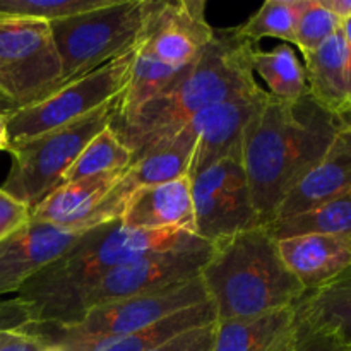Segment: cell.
<instances>
[{
  "label": "cell",
  "mask_w": 351,
  "mask_h": 351,
  "mask_svg": "<svg viewBox=\"0 0 351 351\" xmlns=\"http://www.w3.org/2000/svg\"><path fill=\"white\" fill-rule=\"evenodd\" d=\"M343 123L311 95L298 101L267 98L242 136V165L254 208L269 225L297 182L324 156Z\"/></svg>",
  "instance_id": "1"
},
{
  "label": "cell",
  "mask_w": 351,
  "mask_h": 351,
  "mask_svg": "<svg viewBox=\"0 0 351 351\" xmlns=\"http://www.w3.org/2000/svg\"><path fill=\"white\" fill-rule=\"evenodd\" d=\"M182 230H129L120 219L86 230L71 250L21 287L14 300L27 322L74 326L99 281L127 263L170 250L192 239ZM26 322V324H27Z\"/></svg>",
  "instance_id": "2"
},
{
  "label": "cell",
  "mask_w": 351,
  "mask_h": 351,
  "mask_svg": "<svg viewBox=\"0 0 351 351\" xmlns=\"http://www.w3.org/2000/svg\"><path fill=\"white\" fill-rule=\"evenodd\" d=\"M256 45L233 29L218 31L194 67L168 91L144 103L125 120L112 122L134 160L180 132L197 113L223 101L259 91L252 71Z\"/></svg>",
  "instance_id": "3"
},
{
  "label": "cell",
  "mask_w": 351,
  "mask_h": 351,
  "mask_svg": "<svg viewBox=\"0 0 351 351\" xmlns=\"http://www.w3.org/2000/svg\"><path fill=\"white\" fill-rule=\"evenodd\" d=\"M199 276L215 305L216 321L295 307L305 295L281 261L278 240L266 225L213 243Z\"/></svg>",
  "instance_id": "4"
},
{
  "label": "cell",
  "mask_w": 351,
  "mask_h": 351,
  "mask_svg": "<svg viewBox=\"0 0 351 351\" xmlns=\"http://www.w3.org/2000/svg\"><path fill=\"white\" fill-rule=\"evenodd\" d=\"M119 98L77 122L10 144L7 153L12 156V167L2 185L3 191L33 211L62 184L65 171L86 144L112 125L119 112Z\"/></svg>",
  "instance_id": "5"
},
{
  "label": "cell",
  "mask_w": 351,
  "mask_h": 351,
  "mask_svg": "<svg viewBox=\"0 0 351 351\" xmlns=\"http://www.w3.org/2000/svg\"><path fill=\"white\" fill-rule=\"evenodd\" d=\"M146 17V0H108L105 5L51 21L62 82L74 81L132 50Z\"/></svg>",
  "instance_id": "6"
},
{
  "label": "cell",
  "mask_w": 351,
  "mask_h": 351,
  "mask_svg": "<svg viewBox=\"0 0 351 351\" xmlns=\"http://www.w3.org/2000/svg\"><path fill=\"white\" fill-rule=\"evenodd\" d=\"M132 62L134 48L115 60L65 82L40 101L5 113L9 143H23L60 129L112 103L129 86Z\"/></svg>",
  "instance_id": "7"
},
{
  "label": "cell",
  "mask_w": 351,
  "mask_h": 351,
  "mask_svg": "<svg viewBox=\"0 0 351 351\" xmlns=\"http://www.w3.org/2000/svg\"><path fill=\"white\" fill-rule=\"evenodd\" d=\"M62 84V64L50 23L0 17V93L16 108H23Z\"/></svg>",
  "instance_id": "8"
},
{
  "label": "cell",
  "mask_w": 351,
  "mask_h": 351,
  "mask_svg": "<svg viewBox=\"0 0 351 351\" xmlns=\"http://www.w3.org/2000/svg\"><path fill=\"white\" fill-rule=\"evenodd\" d=\"M195 235L209 243L243 230L261 226L249 182L242 165V151L211 165L191 178Z\"/></svg>",
  "instance_id": "9"
},
{
  "label": "cell",
  "mask_w": 351,
  "mask_h": 351,
  "mask_svg": "<svg viewBox=\"0 0 351 351\" xmlns=\"http://www.w3.org/2000/svg\"><path fill=\"white\" fill-rule=\"evenodd\" d=\"M213 243L194 235L163 252L149 254L106 274L84 302V314L96 305L137 297L197 278L209 259ZM84 317V315H82Z\"/></svg>",
  "instance_id": "10"
},
{
  "label": "cell",
  "mask_w": 351,
  "mask_h": 351,
  "mask_svg": "<svg viewBox=\"0 0 351 351\" xmlns=\"http://www.w3.org/2000/svg\"><path fill=\"white\" fill-rule=\"evenodd\" d=\"M215 34L206 19L204 0H146L136 45L163 64L187 69L201 58Z\"/></svg>",
  "instance_id": "11"
},
{
  "label": "cell",
  "mask_w": 351,
  "mask_h": 351,
  "mask_svg": "<svg viewBox=\"0 0 351 351\" xmlns=\"http://www.w3.org/2000/svg\"><path fill=\"white\" fill-rule=\"evenodd\" d=\"M209 300L201 276L173 287L161 288L137 297L108 302L86 311L84 317L74 326H57L74 336H117L149 328L168 315Z\"/></svg>",
  "instance_id": "12"
},
{
  "label": "cell",
  "mask_w": 351,
  "mask_h": 351,
  "mask_svg": "<svg viewBox=\"0 0 351 351\" xmlns=\"http://www.w3.org/2000/svg\"><path fill=\"white\" fill-rule=\"evenodd\" d=\"M195 143H197V137H195L194 130L185 125L171 139L158 144L149 153L134 160V163L123 171L119 184L98 206L95 215L89 218L88 230L105 225V223L117 221L122 215L127 201L137 191L189 177Z\"/></svg>",
  "instance_id": "13"
},
{
  "label": "cell",
  "mask_w": 351,
  "mask_h": 351,
  "mask_svg": "<svg viewBox=\"0 0 351 351\" xmlns=\"http://www.w3.org/2000/svg\"><path fill=\"white\" fill-rule=\"evenodd\" d=\"M213 322H216L215 305L206 300L194 307L168 315L167 319L149 328L127 332V335L98 336V338L74 336L67 335L57 326L43 324V322H27L17 329L40 336L48 345L57 346L62 351H153L182 332L202 328Z\"/></svg>",
  "instance_id": "14"
},
{
  "label": "cell",
  "mask_w": 351,
  "mask_h": 351,
  "mask_svg": "<svg viewBox=\"0 0 351 351\" xmlns=\"http://www.w3.org/2000/svg\"><path fill=\"white\" fill-rule=\"evenodd\" d=\"M267 98L269 93L261 88L259 91L245 93L206 108L187 123L197 137L189 178L225 160L230 154L242 151L243 130Z\"/></svg>",
  "instance_id": "15"
},
{
  "label": "cell",
  "mask_w": 351,
  "mask_h": 351,
  "mask_svg": "<svg viewBox=\"0 0 351 351\" xmlns=\"http://www.w3.org/2000/svg\"><path fill=\"white\" fill-rule=\"evenodd\" d=\"M84 232L31 219L0 242V297L17 293L24 283L71 250Z\"/></svg>",
  "instance_id": "16"
},
{
  "label": "cell",
  "mask_w": 351,
  "mask_h": 351,
  "mask_svg": "<svg viewBox=\"0 0 351 351\" xmlns=\"http://www.w3.org/2000/svg\"><path fill=\"white\" fill-rule=\"evenodd\" d=\"M351 189V129L343 125L324 156L297 182L273 221H285L321 208ZM269 223V225H271Z\"/></svg>",
  "instance_id": "17"
},
{
  "label": "cell",
  "mask_w": 351,
  "mask_h": 351,
  "mask_svg": "<svg viewBox=\"0 0 351 351\" xmlns=\"http://www.w3.org/2000/svg\"><path fill=\"white\" fill-rule=\"evenodd\" d=\"M281 261L305 293L322 288L351 267V240L328 233H302L278 240Z\"/></svg>",
  "instance_id": "18"
},
{
  "label": "cell",
  "mask_w": 351,
  "mask_h": 351,
  "mask_svg": "<svg viewBox=\"0 0 351 351\" xmlns=\"http://www.w3.org/2000/svg\"><path fill=\"white\" fill-rule=\"evenodd\" d=\"M119 219L129 230H182L195 235L191 178L182 177L137 191Z\"/></svg>",
  "instance_id": "19"
},
{
  "label": "cell",
  "mask_w": 351,
  "mask_h": 351,
  "mask_svg": "<svg viewBox=\"0 0 351 351\" xmlns=\"http://www.w3.org/2000/svg\"><path fill=\"white\" fill-rule=\"evenodd\" d=\"M300 332L297 305L252 315L216 321L213 351H287Z\"/></svg>",
  "instance_id": "20"
},
{
  "label": "cell",
  "mask_w": 351,
  "mask_h": 351,
  "mask_svg": "<svg viewBox=\"0 0 351 351\" xmlns=\"http://www.w3.org/2000/svg\"><path fill=\"white\" fill-rule=\"evenodd\" d=\"M123 171L58 185L31 211V219L60 228L84 232L88 230L89 218L119 184Z\"/></svg>",
  "instance_id": "21"
},
{
  "label": "cell",
  "mask_w": 351,
  "mask_h": 351,
  "mask_svg": "<svg viewBox=\"0 0 351 351\" xmlns=\"http://www.w3.org/2000/svg\"><path fill=\"white\" fill-rule=\"evenodd\" d=\"M304 60L308 95L336 115L351 108V50L341 29Z\"/></svg>",
  "instance_id": "22"
},
{
  "label": "cell",
  "mask_w": 351,
  "mask_h": 351,
  "mask_svg": "<svg viewBox=\"0 0 351 351\" xmlns=\"http://www.w3.org/2000/svg\"><path fill=\"white\" fill-rule=\"evenodd\" d=\"M297 311L315 329L351 348V267L331 283L305 293Z\"/></svg>",
  "instance_id": "23"
},
{
  "label": "cell",
  "mask_w": 351,
  "mask_h": 351,
  "mask_svg": "<svg viewBox=\"0 0 351 351\" xmlns=\"http://www.w3.org/2000/svg\"><path fill=\"white\" fill-rule=\"evenodd\" d=\"M194 65L187 69L171 67V65L163 64V62L154 58L153 55H149L136 45L134 47V62L129 86L120 95L119 112H117L113 122L129 119L144 103L173 88L175 84H178L187 75V72Z\"/></svg>",
  "instance_id": "24"
},
{
  "label": "cell",
  "mask_w": 351,
  "mask_h": 351,
  "mask_svg": "<svg viewBox=\"0 0 351 351\" xmlns=\"http://www.w3.org/2000/svg\"><path fill=\"white\" fill-rule=\"evenodd\" d=\"M252 71L266 82L269 96L278 101H298L308 95L305 67L288 43L267 51L256 48L252 51Z\"/></svg>",
  "instance_id": "25"
},
{
  "label": "cell",
  "mask_w": 351,
  "mask_h": 351,
  "mask_svg": "<svg viewBox=\"0 0 351 351\" xmlns=\"http://www.w3.org/2000/svg\"><path fill=\"white\" fill-rule=\"evenodd\" d=\"M132 163L134 156L130 149L119 139L112 125H108L86 144L77 160L65 171L62 184H71V182L82 180V178L123 171Z\"/></svg>",
  "instance_id": "26"
},
{
  "label": "cell",
  "mask_w": 351,
  "mask_h": 351,
  "mask_svg": "<svg viewBox=\"0 0 351 351\" xmlns=\"http://www.w3.org/2000/svg\"><path fill=\"white\" fill-rule=\"evenodd\" d=\"M266 226L276 240L302 233H328L351 240V189L314 211Z\"/></svg>",
  "instance_id": "27"
},
{
  "label": "cell",
  "mask_w": 351,
  "mask_h": 351,
  "mask_svg": "<svg viewBox=\"0 0 351 351\" xmlns=\"http://www.w3.org/2000/svg\"><path fill=\"white\" fill-rule=\"evenodd\" d=\"M304 0H266L247 23L235 27L237 34L252 45L263 38H278L295 45V27Z\"/></svg>",
  "instance_id": "28"
},
{
  "label": "cell",
  "mask_w": 351,
  "mask_h": 351,
  "mask_svg": "<svg viewBox=\"0 0 351 351\" xmlns=\"http://www.w3.org/2000/svg\"><path fill=\"white\" fill-rule=\"evenodd\" d=\"M108 0H0V17L57 21L105 5Z\"/></svg>",
  "instance_id": "29"
},
{
  "label": "cell",
  "mask_w": 351,
  "mask_h": 351,
  "mask_svg": "<svg viewBox=\"0 0 351 351\" xmlns=\"http://www.w3.org/2000/svg\"><path fill=\"white\" fill-rule=\"evenodd\" d=\"M339 26L338 17L326 9L321 0H304L295 27V47L302 55L311 53L338 33Z\"/></svg>",
  "instance_id": "30"
},
{
  "label": "cell",
  "mask_w": 351,
  "mask_h": 351,
  "mask_svg": "<svg viewBox=\"0 0 351 351\" xmlns=\"http://www.w3.org/2000/svg\"><path fill=\"white\" fill-rule=\"evenodd\" d=\"M31 221V209L0 187V242Z\"/></svg>",
  "instance_id": "31"
},
{
  "label": "cell",
  "mask_w": 351,
  "mask_h": 351,
  "mask_svg": "<svg viewBox=\"0 0 351 351\" xmlns=\"http://www.w3.org/2000/svg\"><path fill=\"white\" fill-rule=\"evenodd\" d=\"M215 332L216 322H213V324L182 332V335L175 336L173 339L167 341L165 345L158 346L153 351H213Z\"/></svg>",
  "instance_id": "32"
},
{
  "label": "cell",
  "mask_w": 351,
  "mask_h": 351,
  "mask_svg": "<svg viewBox=\"0 0 351 351\" xmlns=\"http://www.w3.org/2000/svg\"><path fill=\"white\" fill-rule=\"evenodd\" d=\"M298 321H300L298 339L295 341V345L287 351H350L346 346H343L338 339L329 336L328 332L315 329L314 326H311L307 321H304L300 315H298Z\"/></svg>",
  "instance_id": "33"
},
{
  "label": "cell",
  "mask_w": 351,
  "mask_h": 351,
  "mask_svg": "<svg viewBox=\"0 0 351 351\" xmlns=\"http://www.w3.org/2000/svg\"><path fill=\"white\" fill-rule=\"evenodd\" d=\"M50 348L40 336L29 335L21 329L0 331V351H47Z\"/></svg>",
  "instance_id": "34"
},
{
  "label": "cell",
  "mask_w": 351,
  "mask_h": 351,
  "mask_svg": "<svg viewBox=\"0 0 351 351\" xmlns=\"http://www.w3.org/2000/svg\"><path fill=\"white\" fill-rule=\"evenodd\" d=\"M321 3L338 17L339 23L351 17V0H321Z\"/></svg>",
  "instance_id": "35"
},
{
  "label": "cell",
  "mask_w": 351,
  "mask_h": 351,
  "mask_svg": "<svg viewBox=\"0 0 351 351\" xmlns=\"http://www.w3.org/2000/svg\"><path fill=\"white\" fill-rule=\"evenodd\" d=\"M9 134H7L5 113L0 112V151H9Z\"/></svg>",
  "instance_id": "36"
},
{
  "label": "cell",
  "mask_w": 351,
  "mask_h": 351,
  "mask_svg": "<svg viewBox=\"0 0 351 351\" xmlns=\"http://www.w3.org/2000/svg\"><path fill=\"white\" fill-rule=\"evenodd\" d=\"M339 29H341L343 36H345L346 45H348V48L351 50V17H350V19L343 21L341 26H339Z\"/></svg>",
  "instance_id": "37"
},
{
  "label": "cell",
  "mask_w": 351,
  "mask_h": 351,
  "mask_svg": "<svg viewBox=\"0 0 351 351\" xmlns=\"http://www.w3.org/2000/svg\"><path fill=\"white\" fill-rule=\"evenodd\" d=\"M12 110H16V106H14L12 103H10L9 99H7L5 96H3L2 93H0V112L9 113V112H12Z\"/></svg>",
  "instance_id": "38"
},
{
  "label": "cell",
  "mask_w": 351,
  "mask_h": 351,
  "mask_svg": "<svg viewBox=\"0 0 351 351\" xmlns=\"http://www.w3.org/2000/svg\"><path fill=\"white\" fill-rule=\"evenodd\" d=\"M339 119H341L343 125L350 127V129H351V108L346 110V112H343L341 115H339Z\"/></svg>",
  "instance_id": "39"
},
{
  "label": "cell",
  "mask_w": 351,
  "mask_h": 351,
  "mask_svg": "<svg viewBox=\"0 0 351 351\" xmlns=\"http://www.w3.org/2000/svg\"><path fill=\"white\" fill-rule=\"evenodd\" d=\"M47 351H62V350L57 348V346H50V348H48Z\"/></svg>",
  "instance_id": "40"
},
{
  "label": "cell",
  "mask_w": 351,
  "mask_h": 351,
  "mask_svg": "<svg viewBox=\"0 0 351 351\" xmlns=\"http://www.w3.org/2000/svg\"><path fill=\"white\" fill-rule=\"evenodd\" d=\"M348 350H350V351H351V348H348Z\"/></svg>",
  "instance_id": "41"
}]
</instances>
